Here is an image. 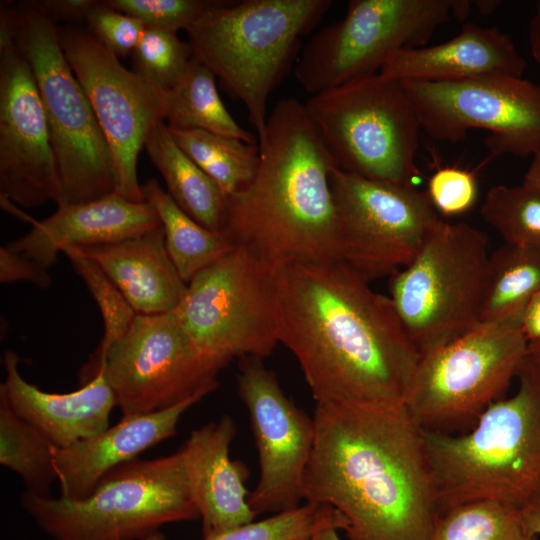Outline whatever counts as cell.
Listing matches in <instances>:
<instances>
[{"mask_svg":"<svg viewBox=\"0 0 540 540\" xmlns=\"http://www.w3.org/2000/svg\"><path fill=\"white\" fill-rule=\"evenodd\" d=\"M279 342L316 403L403 406L420 355L390 297L346 263L275 269Z\"/></svg>","mask_w":540,"mask_h":540,"instance_id":"obj_1","label":"cell"},{"mask_svg":"<svg viewBox=\"0 0 540 540\" xmlns=\"http://www.w3.org/2000/svg\"><path fill=\"white\" fill-rule=\"evenodd\" d=\"M305 502L348 540H428L440 516L423 429L403 406L316 403Z\"/></svg>","mask_w":540,"mask_h":540,"instance_id":"obj_2","label":"cell"},{"mask_svg":"<svg viewBox=\"0 0 540 540\" xmlns=\"http://www.w3.org/2000/svg\"><path fill=\"white\" fill-rule=\"evenodd\" d=\"M258 146L255 176L225 196L220 232L274 269L342 261L330 186L338 167L304 103L280 100Z\"/></svg>","mask_w":540,"mask_h":540,"instance_id":"obj_3","label":"cell"},{"mask_svg":"<svg viewBox=\"0 0 540 540\" xmlns=\"http://www.w3.org/2000/svg\"><path fill=\"white\" fill-rule=\"evenodd\" d=\"M516 392L492 402L471 431L423 429L440 515L473 501L518 508L540 491V365L528 355Z\"/></svg>","mask_w":540,"mask_h":540,"instance_id":"obj_4","label":"cell"},{"mask_svg":"<svg viewBox=\"0 0 540 540\" xmlns=\"http://www.w3.org/2000/svg\"><path fill=\"white\" fill-rule=\"evenodd\" d=\"M331 0L217 1L185 31L194 56L247 110L258 137L267 101L283 80L308 33Z\"/></svg>","mask_w":540,"mask_h":540,"instance_id":"obj_5","label":"cell"},{"mask_svg":"<svg viewBox=\"0 0 540 540\" xmlns=\"http://www.w3.org/2000/svg\"><path fill=\"white\" fill-rule=\"evenodd\" d=\"M21 503L53 540H144L165 524L200 518L180 449L118 466L84 499L26 491Z\"/></svg>","mask_w":540,"mask_h":540,"instance_id":"obj_6","label":"cell"},{"mask_svg":"<svg viewBox=\"0 0 540 540\" xmlns=\"http://www.w3.org/2000/svg\"><path fill=\"white\" fill-rule=\"evenodd\" d=\"M489 256L482 231L439 219L415 258L391 276L390 299L420 357L481 323Z\"/></svg>","mask_w":540,"mask_h":540,"instance_id":"obj_7","label":"cell"},{"mask_svg":"<svg viewBox=\"0 0 540 540\" xmlns=\"http://www.w3.org/2000/svg\"><path fill=\"white\" fill-rule=\"evenodd\" d=\"M304 105L339 169L414 185L421 127L400 81L371 74L313 94Z\"/></svg>","mask_w":540,"mask_h":540,"instance_id":"obj_8","label":"cell"},{"mask_svg":"<svg viewBox=\"0 0 540 540\" xmlns=\"http://www.w3.org/2000/svg\"><path fill=\"white\" fill-rule=\"evenodd\" d=\"M15 42L27 59L45 110L60 182L57 205L115 192L109 147L69 65L55 22L29 2L15 11Z\"/></svg>","mask_w":540,"mask_h":540,"instance_id":"obj_9","label":"cell"},{"mask_svg":"<svg viewBox=\"0 0 540 540\" xmlns=\"http://www.w3.org/2000/svg\"><path fill=\"white\" fill-rule=\"evenodd\" d=\"M173 313L215 371L235 358L263 359L279 343L275 269L235 247L187 284Z\"/></svg>","mask_w":540,"mask_h":540,"instance_id":"obj_10","label":"cell"},{"mask_svg":"<svg viewBox=\"0 0 540 540\" xmlns=\"http://www.w3.org/2000/svg\"><path fill=\"white\" fill-rule=\"evenodd\" d=\"M468 0H351L343 19L316 32L294 66L311 95L379 73L398 50L424 47L441 25L465 19Z\"/></svg>","mask_w":540,"mask_h":540,"instance_id":"obj_11","label":"cell"},{"mask_svg":"<svg viewBox=\"0 0 540 540\" xmlns=\"http://www.w3.org/2000/svg\"><path fill=\"white\" fill-rule=\"evenodd\" d=\"M527 355L521 325L480 323L420 357L405 407L427 430L477 419L517 377Z\"/></svg>","mask_w":540,"mask_h":540,"instance_id":"obj_12","label":"cell"},{"mask_svg":"<svg viewBox=\"0 0 540 540\" xmlns=\"http://www.w3.org/2000/svg\"><path fill=\"white\" fill-rule=\"evenodd\" d=\"M100 371L123 416L147 414L218 386V372L196 351L173 311L137 314L131 327L83 368V384Z\"/></svg>","mask_w":540,"mask_h":540,"instance_id":"obj_13","label":"cell"},{"mask_svg":"<svg viewBox=\"0 0 540 540\" xmlns=\"http://www.w3.org/2000/svg\"><path fill=\"white\" fill-rule=\"evenodd\" d=\"M342 262L369 282L407 266L440 219L426 191L335 168L330 174Z\"/></svg>","mask_w":540,"mask_h":540,"instance_id":"obj_14","label":"cell"},{"mask_svg":"<svg viewBox=\"0 0 540 540\" xmlns=\"http://www.w3.org/2000/svg\"><path fill=\"white\" fill-rule=\"evenodd\" d=\"M400 82L432 139L456 143L483 129L491 157L540 152V84L510 76Z\"/></svg>","mask_w":540,"mask_h":540,"instance_id":"obj_15","label":"cell"},{"mask_svg":"<svg viewBox=\"0 0 540 540\" xmlns=\"http://www.w3.org/2000/svg\"><path fill=\"white\" fill-rule=\"evenodd\" d=\"M59 38L109 147L115 193L132 202H144L137 160L150 131L163 121L166 91L125 68L92 33L62 28Z\"/></svg>","mask_w":540,"mask_h":540,"instance_id":"obj_16","label":"cell"},{"mask_svg":"<svg viewBox=\"0 0 540 540\" xmlns=\"http://www.w3.org/2000/svg\"><path fill=\"white\" fill-rule=\"evenodd\" d=\"M237 389L249 412L259 458V478L248 496L249 506L256 516L293 510L303 500L314 420L285 395L261 358H241Z\"/></svg>","mask_w":540,"mask_h":540,"instance_id":"obj_17","label":"cell"},{"mask_svg":"<svg viewBox=\"0 0 540 540\" xmlns=\"http://www.w3.org/2000/svg\"><path fill=\"white\" fill-rule=\"evenodd\" d=\"M0 195L23 208L57 203L60 182L32 69L13 33L0 30Z\"/></svg>","mask_w":540,"mask_h":540,"instance_id":"obj_18","label":"cell"},{"mask_svg":"<svg viewBox=\"0 0 540 540\" xmlns=\"http://www.w3.org/2000/svg\"><path fill=\"white\" fill-rule=\"evenodd\" d=\"M236 432L229 415L193 430L180 448L188 486L202 520L203 537L254 521L247 470L230 458Z\"/></svg>","mask_w":540,"mask_h":540,"instance_id":"obj_19","label":"cell"},{"mask_svg":"<svg viewBox=\"0 0 540 540\" xmlns=\"http://www.w3.org/2000/svg\"><path fill=\"white\" fill-rule=\"evenodd\" d=\"M160 224L149 204L113 192L87 202L58 205L52 215L34 221L26 235L5 246L49 269L65 248L121 241Z\"/></svg>","mask_w":540,"mask_h":540,"instance_id":"obj_20","label":"cell"},{"mask_svg":"<svg viewBox=\"0 0 540 540\" xmlns=\"http://www.w3.org/2000/svg\"><path fill=\"white\" fill-rule=\"evenodd\" d=\"M202 398L195 396L161 411L123 416L117 424L92 437L58 448L55 470L59 497H88L112 470L173 436L185 411Z\"/></svg>","mask_w":540,"mask_h":540,"instance_id":"obj_21","label":"cell"},{"mask_svg":"<svg viewBox=\"0 0 540 540\" xmlns=\"http://www.w3.org/2000/svg\"><path fill=\"white\" fill-rule=\"evenodd\" d=\"M525 67L524 57L508 34L466 22L460 33L446 42L398 50L379 73L398 81L453 82L522 77Z\"/></svg>","mask_w":540,"mask_h":540,"instance_id":"obj_22","label":"cell"},{"mask_svg":"<svg viewBox=\"0 0 540 540\" xmlns=\"http://www.w3.org/2000/svg\"><path fill=\"white\" fill-rule=\"evenodd\" d=\"M19 361L14 351L5 352L6 377L0 384V394L22 419L57 448L68 447L109 427L116 403L100 371L75 391L49 393L22 377Z\"/></svg>","mask_w":540,"mask_h":540,"instance_id":"obj_23","label":"cell"},{"mask_svg":"<svg viewBox=\"0 0 540 540\" xmlns=\"http://www.w3.org/2000/svg\"><path fill=\"white\" fill-rule=\"evenodd\" d=\"M75 248L101 267L137 314L171 312L185 294L161 224L121 241Z\"/></svg>","mask_w":540,"mask_h":540,"instance_id":"obj_24","label":"cell"},{"mask_svg":"<svg viewBox=\"0 0 540 540\" xmlns=\"http://www.w3.org/2000/svg\"><path fill=\"white\" fill-rule=\"evenodd\" d=\"M144 148L178 207L203 227L220 232L225 193L176 144L163 121L152 128Z\"/></svg>","mask_w":540,"mask_h":540,"instance_id":"obj_25","label":"cell"},{"mask_svg":"<svg viewBox=\"0 0 540 540\" xmlns=\"http://www.w3.org/2000/svg\"><path fill=\"white\" fill-rule=\"evenodd\" d=\"M141 193L160 220L169 256L186 284L235 248L223 233L203 227L182 211L155 179L146 180Z\"/></svg>","mask_w":540,"mask_h":540,"instance_id":"obj_26","label":"cell"},{"mask_svg":"<svg viewBox=\"0 0 540 540\" xmlns=\"http://www.w3.org/2000/svg\"><path fill=\"white\" fill-rule=\"evenodd\" d=\"M212 71L193 56L184 78L166 91L163 121L170 129H201L257 144L222 102Z\"/></svg>","mask_w":540,"mask_h":540,"instance_id":"obj_27","label":"cell"},{"mask_svg":"<svg viewBox=\"0 0 540 540\" xmlns=\"http://www.w3.org/2000/svg\"><path fill=\"white\" fill-rule=\"evenodd\" d=\"M540 290V252L504 244L489 256L481 323L522 325Z\"/></svg>","mask_w":540,"mask_h":540,"instance_id":"obj_28","label":"cell"},{"mask_svg":"<svg viewBox=\"0 0 540 540\" xmlns=\"http://www.w3.org/2000/svg\"><path fill=\"white\" fill-rule=\"evenodd\" d=\"M176 144L223 190L233 194L247 186L259 165L258 144L201 129H170Z\"/></svg>","mask_w":540,"mask_h":540,"instance_id":"obj_29","label":"cell"},{"mask_svg":"<svg viewBox=\"0 0 540 540\" xmlns=\"http://www.w3.org/2000/svg\"><path fill=\"white\" fill-rule=\"evenodd\" d=\"M57 449L0 394V463L23 480L28 492L49 496V489L57 480Z\"/></svg>","mask_w":540,"mask_h":540,"instance_id":"obj_30","label":"cell"},{"mask_svg":"<svg viewBox=\"0 0 540 540\" xmlns=\"http://www.w3.org/2000/svg\"><path fill=\"white\" fill-rule=\"evenodd\" d=\"M428 540H539L530 535L520 508L496 501H473L442 513Z\"/></svg>","mask_w":540,"mask_h":540,"instance_id":"obj_31","label":"cell"},{"mask_svg":"<svg viewBox=\"0 0 540 540\" xmlns=\"http://www.w3.org/2000/svg\"><path fill=\"white\" fill-rule=\"evenodd\" d=\"M481 215L506 244L540 252V195L523 184L491 187Z\"/></svg>","mask_w":540,"mask_h":540,"instance_id":"obj_32","label":"cell"},{"mask_svg":"<svg viewBox=\"0 0 540 540\" xmlns=\"http://www.w3.org/2000/svg\"><path fill=\"white\" fill-rule=\"evenodd\" d=\"M131 56L137 74L168 91L184 78L194 54L189 42L179 39L177 33L146 28Z\"/></svg>","mask_w":540,"mask_h":540,"instance_id":"obj_33","label":"cell"},{"mask_svg":"<svg viewBox=\"0 0 540 540\" xmlns=\"http://www.w3.org/2000/svg\"><path fill=\"white\" fill-rule=\"evenodd\" d=\"M98 305L104 324V335L95 353H102L131 327L136 311L108 275L75 247L62 251Z\"/></svg>","mask_w":540,"mask_h":540,"instance_id":"obj_34","label":"cell"},{"mask_svg":"<svg viewBox=\"0 0 540 540\" xmlns=\"http://www.w3.org/2000/svg\"><path fill=\"white\" fill-rule=\"evenodd\" d=\"M337 516L328 505L305 502L299 507L252 521L204 540H306L325 521Z\"/></svg>","mask_w":540,"mask_h":540,"instance_id":"obj_35","label":"cell"},{"mask_svg":"<svg viewBox=\"0 0 540 540\" xmlns=\"http://www.w3.org/2000/svg\"><path fill=\"white\" fill-rule=\"evenodd\" d=\"M104 5L126 13L146 28L172 33L186 30L217 1L201 0H106Z\"/></svg>","mask_w":540,"mask_h":540,"instance_id":"obj_36","label":"cell"},{"mask_svg":"<svg viewBox=\"0 0 540 540\" xmlns=\"http://www.w3.org/2000/svg\"><path fill=\"white\" fill-rule=\"evenodd\" d=\"M427 194L437 211L456 216L469 211L478 193L475 173L458 167L438 168L429 178Z\"/></svg>","mask_w":540,"mask_h":540,"instance_id":"obj_37","label":"cell"},{"mask_svg":"<svg viewBox=\"0 0 540 540\" xmlns=\"http://www.w3.org/2000/svg\"><path fill=\"white\" fill-rule=\"evenodd\" d=\"M86 20L91 33L117 56L132 55L146 30L138 19L101 1L88 13Z\"/></svg>","mask_w":540,"mask_h":540,"instance_id":"obj_38","label":"cell"},{"mask_svg":"<svg viewBox=\"0 0 540 540\" xmlns=\"http://www.w3.org/2000/svg\"><path fill=\"white\" fill-rule=\"evenodd\" d=\"M47 268L36 261L9 250L0 248V282L2 284L27 281L46 288L51 283Z\"/></svg>","mask_w":540,"mask_h":540,"instance_id":"obj_39","label":"cell"},{"mask_svg":"<svg viewBox=\"0 0 540 540\" xmlns=\"http://www.w3.org/2000/svg\"><path fill=\"white\" fill-rule=\"evenodd\" d=\"M51 20H75L86 18L99 3L93 0H44L29 2Z\"/></svg>","mask_w":540,"mask_h":540,"instance_id":"obj_40","label":"cell"},{"mask_svg":"<svg viewBox=\"0 0 540 540\" xmlns=\"http://www.w3.org/2000/svg\"><path fill=\"white\" fill-rule=\"evenodd\" d=\"M521 327L528 343L540 340V290L528 305Z\"/></svg>","mask_w":540,"mask_h":540,"instance_id":"obj_41","label":"cell"},{"mask_svg":"<svg viewBox=\"0 0 540 540\" xmlns=\"http://www.w3.org/2000/svg\"><path fill=\"white\" fill-rule=\"evenodd\" d=\"M520 514L527 532L540 537V491L520 507Z\"/></svg>","mask_w":540,"mask_h":540,"instance_id":"obj_42","label":"cell"},{"mask_svg":"<svg viewBox=\"0 0 540 540\" xmlns=\"http://www.w3.org/2000/svg\"><path fill=\"white\" fill-rule=\"evenodd\" d=\"M528 39L531 55L540 66V0L536 2L529 21Z\"/></svg>","mask_w":540,"mask_h":540,"instance_id":"obj_43","label":"cell"},{"mask_svg":"<svg viewBox=\"0 0 540 540\" xmlns=\"http://www.w3.org/2000/svg\"><path fill=\"white\" fill-rule=\"evenodd\" d=\"M341 529L339 516L323 522L306 540H341L337 531Z\"/></svg>","mask_w":540,"mask_h":540,"instance_id":"obj_44","label":"cell"},{"mask_svg":"<svg viewBox=\"0 0 540 540\" xmlns=\"http://www.w3.org/2000/svg\"><path fill=\"white\" fill-rule=\"evenodd\" d=\"M523 185L540 195V152L532 156L524 176Z\"/></svg>","mask_w":540,"mask_h":540,"instance_id":"obj_45","label":"cell"},{"mask_svg":"<svg viewBox=\"0 0 540 540\" xmlns=\"http://www.w3.org/2000/svg\"><path fill=\"white\" fill-rule=\"evenodd\" d=\"M499 1H490V0H479V1H472V4L476 6L478 11L483 15H489L491 14L496 7L499 5Z\"/></svg>","mask_w":540,"mask_h":540,"instance_id":"obj_46","label":"cell"},{"mask_svg":"<svg viewBox=\"0 0 540 540\" xmlns=\"http://www.w3.org/2000/svg\"><path fill=\"white\" fill-rule=\"evenodd\" d=\"M528 356L540 365V340L528 343Z\"/></svg>","mask_w":540,"mask_h":540,"instance_id":"obj_47","label":"cell"},{"mask_svg":"<svg viewBox=\"0 0 540 540\" xmlns=\"http://www.w3.org/2000/svg\"><path fill=\"white\" fill-rule=\"evenodd\" d=\"M144 540H165V537L160 531H158V532L150 535L149 537H147Z\"/></svg>","mask_w":540,"mask_h":540,"instance_id":"obj_48","label":"cell"}]
</instances>
